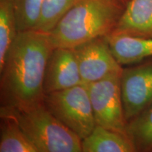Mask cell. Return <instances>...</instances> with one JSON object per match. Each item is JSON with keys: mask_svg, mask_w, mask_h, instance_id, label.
Returning <instances> with one entry per match:
<instances>
[{"mask_svg": "<svg viewBox=\"0 0 152 152\" xmlns=\"http://www.w3.org/2000/svg\"><path fill=\"white\" fill-rule=\"evenodd\" d=\"M121 87L125 117L128 123L152 104V61L124 68Z\"/></svg>", "mask_w": 152, "mask_h": 152, "instance_id": "obj_7", "label": "cell"}, {"mask_svg": "<svg viewBox=\"0 0 152 152\" xmlns=\"http://www.w3.org/2000/svg\"><path fill=\"white\" fill-rule=\"evenodd\" d=\"M82 152H134L137 151L130 138L96 125L92 132L82 140Z\"/></svg>", "mask_w": 152, "mask_h": 152, "instance_id": "obj_11", "label": "cell"}, {"mask_svg": "<svg viewBox=\"0 0 152 152\" xmlns=\"http://www.w3.org/2000/svg\"><path fill=\"white\" fill-rule=\"evenodd\" d=\"M125 6L118 0H80L49 33L54 48L74 49L113 33Z\"/></svg>", "mask_w": 152, "mask_h": 152, "instance_id": "obj_2", "label": "cell"}, {"mask_svg": "<svg viewBox=\"0 0 152 152\" xmlns=\"http://www.w3.org/2000/svg\"><path fill=\"white\" fill-rule=\"evenodd\" d=\"M118 1H121V3H123V4H124L125 7H126V5L128 4V3L129 2V1H130V0H118Z\"/></svg>", "mask_w": 152, "mask_h": 152, "instance_id": "obj_17", "label": "cell"}, {"mask_svg": "<svg viewBox=\"0 0 152 152\" xmlns=\"http://www.w3.org/2000/svg\"><path fill=\"white\" fill-rule=\"evenodd\" d=\"M106 37L114 56L121 66L135 64L152 57V37L115 33Z\"/></svg>", "mask_w": 152, "mask_h": 152, "instance_id": "obj_10", "label": "cell"}, {"mask_svg": "<svg viewBox=\"0 0 152 152\" xmlns=\"http://www.w3.org/2000/svg\"><path fill=\"white\" fill-rule=\"evenodd\" d=\"M113 33L152 37V0H130Z\"/></svg>", "mask_w": 152, "mask_h": 152, "instance_id": "obj_9", "label": "cell"}, {"mask_svg": "<svg viewBox=\"0 0 152 152\" xmlns=\"http://www.w3.org/2000/svg\"><path fill=\"white\" fill-rule=\"evenodd\" d=\"M121 75H112L85 85L96 125L127 134Z\"/></svg>", "mask_w": 152, "mask_h": 152, "instance_id": "obj_5", "label": "cell"}, {"mask_svg": "<svg viewBox=\"0 0 152 152\" xmlns=\"http://www.w3.org/2000/svg\"><path fill=\"white\" fill-rule=\"evenodd\" d=\"M0 115L16 120L39 152H81L82 140L42 103L26 108L1 106Z\"/></svg>", "mask_w": 152, "mask_h": 152, "instance_id": "obj_3", "label": "cell"}, {"mask_svg": "<svg viewBox=\"0 0 152 152\" xmlns=\"http://www.w3.org/2000/svg\"><path fill=\"white\" fill-rule=\"evenodd\" d=\"M18 34L12 0H0V68Z\"/></svg>", "mask_w": 152, "mask_h": 152, "instance_id": "obj_14", "label": "cell"}, {"mask_svg": "<svg viewBox=\"0 0 152 152\" xmlns=\"http://www.w3.org/2000/svg\"><path fill=\"white\" fill-rule=\"evenodd\" d=\"M0 152H39L16 120L0 115Z\"/></svg>", "mask_w": 152, "mask_h": 152, "instance_id": "obj_12", "label": "cell"}, {"mask_svg": "<svg viewBox=\"0 0 152 152\" xmlns=\"http://www.w3.org/2000/svg\"><path fill=\"white\" fill-rule=\"evenodd\" d=\"M126 133L137 151H152V104L127 123Z\"/></svg>", "mask_w": 152, "mask_h": 152, "instance_id": "obj_13", "label": "cell"}, {"mask_svg": "<svg viewBox=\"0 0 152 152\" xmlns=\"http://www.w3.org/2000/svg\"><path fill=\"white\" fill-rule=\"evenodd\" d=\"M53 49L49 33L18 32L0 68L1 106L26 108L42 103L45 68Z\"/></svg>", "mask_w": 152, "mask_h": 152, "instance_id": "obj_1", "label": "cell"}, {"mask_svg": "<svg viewBox=\"0 0 152 152\" xmlns=\"http://www.w3.org/2000/svg\"><path fill=\"white\" fill-rule=\"evenodd\" d=\"M83 84L73 49L54 48L47 61L44 78L45 94Z\"/></svg>", "mask_w": 152, "mask_h": 152, "instance_id": "obj_8", "label": "cell"}, {"mask_svg": "<svg viewBox=\"0 0 152 152\" xmlns=\"http://www.w3.org/2000/svg\"><path fill=\"white\" fill-rule=\"evenodd\" d=\"M73 50L83 84L122 74L123 68L114 56L106 37L87 42Z\"/></svg>", "mask_w": 152, "mask_h": 152, "instance_id": "obj_6", "label": "cell"}, {"mask_svg": "<svg viewBox=\"0 0 152 152\" xmlns=\"http://www.w3.org/2000/svg\"><path fill=\"white\" fill-rule=\"evenodd\" d=\"M18 32L35 29L44 0H12Z\"/></svg>", "mask_w": 152, "mask_h": 152, "instance_id": "obj_16", "label": "cell"}, {"mask_svg": "<svg viewBox=\"0 0 152 152\" xmlns=\"http://www.w3.org/2000/svg\"><path fill=\"white\" fill-rule=\"evenodd\" d=\"M80 0H44L35 29L49 33L66 13Z\"/></svg>", "mask_w": 152, "mask_h": 152, "instance_id": "obj_15", "label": "cell"}, {"mask_svg": "<svg viewBox=\"0 0 152 152\" xmlns=\"http://www.w3.org/2000/svg\"><path fill=\"white\" fill-rule=\"evenodd\" d=\"M44 104L60 122L81 140L92 132L96 123L86 85L45 94Z\"/></svg>", "mask_w": 152, "mask_h": 152, "instance_id": "obj_4", "label": "cell"}]
</instances>
